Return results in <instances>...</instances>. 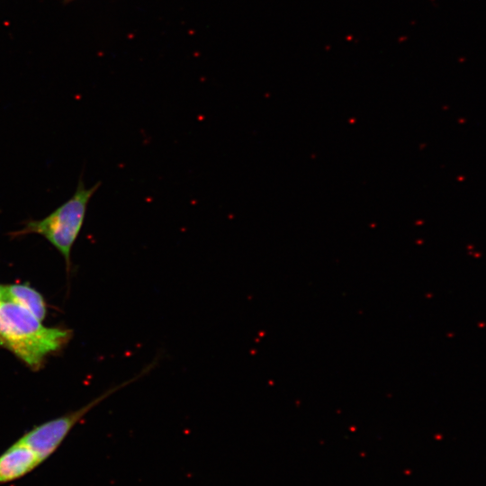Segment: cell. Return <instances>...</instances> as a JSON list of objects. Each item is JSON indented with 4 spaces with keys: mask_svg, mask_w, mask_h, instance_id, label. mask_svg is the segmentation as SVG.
I'll return each mask as SVG.
<instances>
[{
    "mask_svg": "<svg viewBox=\"0 0 486 486\" xmlns=\"http://www.w3.org/2000/svg\"><path fill=\"white\" fill-rule=\"evenodd\" d=\"M3 286L4 300L18 304L43 321L47 315V303L40 292L28 284H10Z\"/></svg>",
    "mask_w": 486,
    "mask_h": 486,
    "instance_id": "cell-5",
    "label": "cell"
},
{
    "mask_svg": "<svg viewBox=\"0 0 486 486\" xmlns=\"http://www.w3.org/2000/svg\"><path fill=\"white\" fill-rule=\"evenodd\" d=\"M158 362V359L155 358L152 362L144 366L136 375L109 388L80 409L35 426L19 438V440L29 446L37 454L41 463L44 462L58 449L72 428L92 409L113 393L148 374L151 370L157 366Z\"/></svg>",
    "mask_w": 486,
    "mask_h": 486,
    "instance_id": "cell-3",
    "label": "cell"
},
{
    "mask_svg": "<svg viewBox=\"0 0 486 486\" xmlns=\"http://www.w3.org/2000/svg\"><path fill=\"white\" fill-rule=\"evenodd\" d=\"M101 185L97 182L86 188L82 177L79 178L74 194L41 220H28L22 227L9 233L13 238L30 234L45 238L64 257L67 271L71 268V250L82 230L92 196Z\"/></svg>",
    "mask_w": 486,
    "mask_h": 486,
    "instance_id": "cell-2",
    "label": "cell"
},
{
    "mask_svg": "<svg viewBox=\"0 0 486 486\" xmlns=\"http://www.w3.org/2000/svg\"><path fill=\"white\" fill-rule=\"evenodd\" d=\"M40 464L37 454L18 439L0 454V484L23 477Z\"/></svg>",
    "mask_w": 486,
    "mask_h": 486,
    "instance_id": "cell-4",
    "label": "cell"
},
{
    "mask_svg": "<svg viewBox=\"0 0 486 486\" xmlns=\"http://www.w3.org/2000/svg\"><path fill=\"white\" fill-rule=\"evenodd\" d=\"M72 335L71 329L43 325L11 301L0 302V347L33 370L40 369L50 354L67 346Z\"/></svg>",
    "mask_w": 486,
    "mask_h": 486,
    "instance_id": "cell-1",
    "label": "cell"
},
{
    "mask_svg": "<svg viewBox=\"0 0 486 486\" xmlns=\"http://www.w3.org/2000/svg\"><path fill=\"white\" fill-rule=\"evenodd\" d=\"M4 300V286L0 284V302Z\"/></svg>",
    "mask_w": 486,
    "mask_h": 486,
    "instance_id": "cell-6",
    "label": "cell"
}]
</instances>
